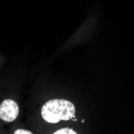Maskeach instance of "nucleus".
Masks as SVG:
<instances>
[{"instance_id":"1","label":"nucleus","mask_w":134,"mask_h":134,"mask_svg":"<svg viewBox=\"0 0 134 134\" xmlns=\"http://www.w3.org/2000/svg\"><path fill=\"white\" fill-rule=\"evenodd\" d=\"M75 113L74 104L67 100H51L45 103L41 109L43 119L52 124L61 120H69L74 117Z\"/></svg>"},{"instance_id":"2","label":"nucleus","mask_w":134,"mask_h":134,"mask_svg":"<svg viewBox=\"0 0 134 134\" xmlns=\"http://www.w3.org/2000/svg\"><path fill=\"white\" fill-rule=\"evenodd\" d=\"M19 108L12 100H5L0 104V119L6 122H12L19 116Z\"/></svg>"},{"instance_id":"3","label":"nucleus","mask_w":134,"mask_h":134,"mask_svg":"<svg viewBox=\"0 0 134 134\" xmlns=\"http://www.w3.org/2000/svg\"><path fill=\"white\" fill-rule=\"evenodd\" d=\"M55 134H76L77 132L74 130H72L71 129L68 128H64V129H60L54 132Z\"/></svg>"},{"instance_id":"4","label":"nucleus","mask_w":134,"mask_h":134,"mask_svg":"<svg viewBox=\"0 0 134 134\" xmlns=\"http://www.w3.org/2000/svg\"><path fill=\"white\" fill-rule=\"evenodd\" d=\"M15 134H31L32 132L28 130H24V129H17L14 132Z\"/></svg>"}]
</instances>
